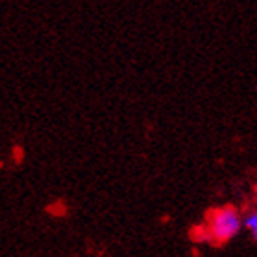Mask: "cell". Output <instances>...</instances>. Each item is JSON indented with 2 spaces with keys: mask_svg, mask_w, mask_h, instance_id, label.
Wrapping results in <instances>:
<instances>
[{
  "mask_svg": "<svg viewBox=\"0 0 257 257\" xmlns=\"http://www.w3.org/2000/svg\"><path fill=\"white\" fill-rule=\"evenodd\" d=\"M244 228H246L250 233H252V237L257 241V211H252V213H248L246 217H244Z\"/></svg>",
  "mask_w": 257,
  "mask_h": 257,
  "instance_id": "cell-2",
  "label": "cell"
},
{
  "mask_svg": "<svg viewBox=\"0 0 257 257\" xmlns=\"http://www.w3.org/2000/svg\"><path fill=\"white\" fill-rule=\"evenodd\" d=\"M241 226L244 222L241 220V215L233 206H220L209 211L208 215V230L209 237H213L215 241L228 242L241 231Z\"/></svg>",
  "mask_w": 257,
  "mask_h": 257,
  "instance_id": "cell-1",
  "label": "cell"
}]
</instances>
